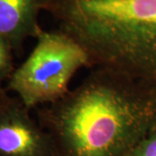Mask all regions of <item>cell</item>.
Returning <instances> with one entry per match:
<instances>
[{
  "mask_svg": "<svg viewBox=\"0 0 156 156\" xmlns=\"http://www.w3.org/2000/svg\"><path fill=\"white\" fill-rule=\"evenodd\" d=\"M149 82L95 68L61 99L39 108L37 122L56 156H128L156 124Z\"/></svg>",
  "mask_w": 156,
  "mask_h": 156,
  "instance_id": "1",
  "label": "cell"
},
{
  "mask_svg": "<svg viewBox=\"0 0 156 156\" xmlns=\"http://www.w3.org/2000/svg\"><path fill=\"white\" fill-rule=\"evenodd\" d=\"M36 37L33 50L8 79V89L30 109L61 99L74 75L89 66L85 50L66 34L40 30Z\"/></svg>",
  "mask_w": 156,
  "mask_h": 156,
  "instance_id": "3",
  "label": "cell"
},
{
  "mask_svg": "<svg viewBox=\"0 0 156 156\" xmlns=\"http://www.w3.org/2000/svg\"><path fill=\"white\" fill-rule=\"evenodd\" d=\"M128 156H156V124L134 146Z\"/></svg>",
  "mask_w": 156,
  "mask_h": 156,
  "instance_id": "7",
  "label": "cell"
},
{
  "mask_svg": "<svg viewBox=\"0 0 156 156\" xmlns=\"http://www.w3.org/2000/svg\"><path fill=\"white\" fill-rule=\"evenodd\" d=\"M12 50L8 41L0 36V81L9 79L15 70L12 60Z\"/></svg>",
  "mask_w": 156,
  "mask_h": 156,
  "instance_id": "6",
  "label": "cell"
},
{
  "mask_svg": "<svg viewBox=\"0 0 156 156\" xmlns=\"http://www.w3.org/2000/svg\"><path fill=\"white\" fill-rule=\"evenodd\" d=\"M44 0H0V36L12 50H19L30 36H37L36 13Z\"/></svg>",
  "mask_w": 156,
  "mask_h": 156,
  "instance_id": "5",
  "label": "cell"
},
{
  "mask_svg": "<svg viewBox=\"0 0 156 156\" xmlns=\"http://www.w3.org/2000/svg\"><path fill=\"white\" fill-rule=\"evenodd\" d=\"M62 33L89 66L150 82L156 78V0H56Z\"/></svg>",
  "mask_w": 156,
  "mask_h": 156,
  "instance_id": "2",
  "label": "cell"
},
{
  "mask_svg": "<svg viewBox=\"0 0 156 156\" xmlns=\"http://www.w3.org/2000/svg\"><path fill=\"white\" fill-rule=\"evenodd\" d=\"M10 98V96L7 95L5 91L2 88H0V104H2L3 102H5V101H7Z\"/></svg>",
  "mask_w": 156,
  "mask_h": 156,
  "instance_id": "8",
  "label": "cell"
},
{
  "mask_svg": "<svg viewBox=\"0 0 156 156\" xmlns=\"http://www.w3.org/2000/svg\"><path fill=\"white\" fill-rule=\"evenodd\" d=\"M18 98L0 104V156H56L50 134Z\"/></svg>",
  "mask_w": 156,
  "mask_h": 156,
  "instance_id": "4",
  "label": "cell"
}]
</instances>
